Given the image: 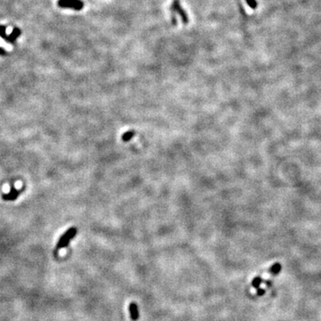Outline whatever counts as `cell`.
<instances>
[{
    "mask_svg": "<svg viewBox=\"0 0 321 321\" xmlns=\"http://www.w3.org/2000/svg\"><path fill=\"white\" fill-rule=\"evenodd\" d=\"M76 234H77V228L75 227L70 228L61 237L59 238L57 244H56L55 250L59 251L61 250V249H63V248L67 247L71 239H73V238L75 237Z\"/></svg>",
    "mask_w": 321,
    "mask_h": 321,
    "instance_id": "1",
    "label": "cell"
},
{
    "mask_svg": "<svg viewBox=\"0 0 321 321\" xmlns=\"http://www.w3.org/2000/svg\"><path fill=\"white\" fill-rule=\"evenodd\" d=\"M57 5L61 8H69L76 11H79L84 7V3L81 0H58Z\"/></svg>",
    "mask_w": 321,
    "mask_h": 321,
    "instance_id": "2",
    "label": "cell"
},
{
    "mask_svg": "<svg viewBox=\"0 0 321 321\" xmlns=\"http://www.w3.org/2000/svg\"><path fill=\"white\" fill-rule=\"evenodd\" d=\"M170 11L173 12V13H177L180 18H181V20H182V22H183L184 24H187V23H188L189 19H188L187 13H186V11L183 9V7H181L180 0H174L172 5H171V7H170Z\"/></svg>",
    "mask_w": 321,
    "mask_h": 321,
    "instance_id": "3",
    "label": "cell"
},
{
    "mask_svg": "<svg viewBox=\"0 0 321 321\" xmlns=\"http://www.w3.org/2000/svg\"><path fill=\"white\" fill-rule=\"evenodd\" d=\"M21 192H22V190H17L16 188L12 186L10 192L8 194H4L2 195V198L5 201H14V200L17 199V197L20 195Z\"/></svg>",
    "mask_w": 321,
    "mask_h": 321,
    "instance_id": "4",
    "label": "cell"
},
{
    "mask_svg": "<svg viewBox=\"0 0 321 321\" xmlns=\"http://www.w3.org/2000/svg\"><path fill=\"white\" fill-rule=\"evenodd\" d=\"M128 309H129V313H130V318L132 320H137L139 317V313H138V308H137V305L132 302L129 304V307H128Z\"/></svg>",
    "mask_w": 321,
    "mask_h": 321,
    "instance_id": "5",
    "label": "cell"
},
{
    "mask_svg": "<svg viewBox=\"0 0 321 321\" xmlns=\"http://www.w3.org/2000/svg\"><path fill=\"white\" fill-rule=\"evenodd\" d=\"M20 34H21V31H20L19 28H14L12 33L8 37H7L6 40L8 41V42H10V43H13L16 40V39L19 37Z\"/></svg>",
    "mask_w": 321,
    "mask_h": 321,
    "instance_id": "6",
    "label": "cell"
},
{
    "mask_svg": "<svg viewBox=\"0 0 321 321\" xmlns=\"http://www.w3.org/2000/svg\"><path fill=\"white\" fill-rule=\"evenodd\" d=\"M135 135V132L133 130H130V131H127L125 132L123 135H122V140L124 142H127L128 140H130Z\"/></svg>",
    "mask_w": 321,
    "mask_h": 321,
    "instance_id": "7",
    "label": "cell"
},
{
    "mask_svg": "<svg viewBox=\"0 0 321 321\" xmlns=\"http://www.w3.org/2000/svg\"><path fill=\"white\" fill-rule=\"evenodd\" d=\"M247 5L252 8V9H256L257 7H258V3H257L256 0H245Z\"/></svg>",
    "mask_w": 321,
    "mask_h": 321,
    "instance_id": "8",
    "label": "cell"
},
{
    "mask_svg": "<svg viewBox=\"0 0 321 321\" xmlns=\"http://www.w3.org/2000/svg\"><path fill=\"white\" fill-rule=\"evenodd\" d=\"M0 37L3 39H7V34H6V27L5 26H0Z\"/></svg>",
    "mask_w": 321,
    "mask_h": 321,
    "instance_id": "9",
    "label": "cell"
},
{
    "mask_svg": "<svg viewBox=\"0 0 321 321\" xmlns=\"http://www.w3.org/2000/svg\"><path fill=\"white\" fill-rule=\"evenodd\" d=\"M271 273L270 272H265V273H263L262 274V276H261V279L263 280V281H265V280H268L269 278H270L271 277Z\"/></svg>",
    "mask_w": 321,
    "mask_h": 321,
    "instance_id": "10",
    "label": "cell"
},
{
    "mask_svg": "<svg viewBox=\"0 0 321 321\" xmlns=\"http://www.w3.org/2000/svg\"><path fill=\"white\" fill-rule=\"evenodd\" d=\"M7 55V52H6V50H5L4 48L0 47V55Z\"/></svg>",
    "mask_w": 321,
    "mask_h": 321,
    "instance_id": "11",
    "label": "cell"
},
{
    "mask_svg": "<svg viewBox=\"0 0 321 321\" xmlns=\"http://www.w3.org/2000/svg\"><path fill=\"white\" fill-rule=\"evenodd\" d=\"M267 287V285L265 283H261L260 284V289H265Z\"/></svg>",
    "mask_w": 321,
    "mask_h": 321,
    "instance_id": "12",
    "label": "cell"
},
{
    "mask_svg": "<svg viewBox=\"0 0 321 321\" xmlns=\"http://www.w3.org/2000/svg\"><path fill=\"white\" fill-rule=\"evenodd\" d=\"M252 294L253 295H255L257 293V289L256 288H252Z\"/></svg>",
    "mask_w": 321,
    "mask_h": 321,
    "instance_id": "13",
    "label": "cell"
}]
</instances>
